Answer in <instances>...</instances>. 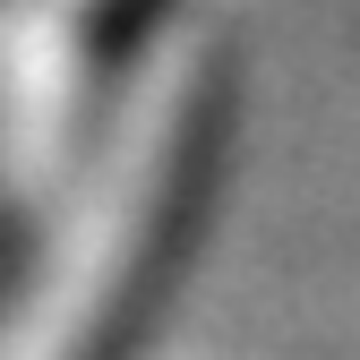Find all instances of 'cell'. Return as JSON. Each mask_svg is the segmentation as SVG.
Segmentation results:
<instances>
[{
    "mask_svg": "<svg viewBox=\"0 0 360 360\" xmlns=\"http://www.w3.org/2000/svg\"><path fill=\"white\" fill-rule=\"evenodd\" d=\"M206 155V86L198 69L155 103L146 129H129L120 155L103 163L95 198H86L77 232L52 266V292L26 309V326L9 343V360H103L112 326L138 309V292L155 283V266L180 232L189 180Z\"/></svg>",
    "mask_w": 360,
    "mask_h": 360,
    "instance_id": "cell-1",
    "label": "cell"
}]
</instances>
